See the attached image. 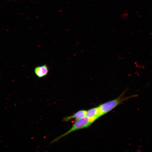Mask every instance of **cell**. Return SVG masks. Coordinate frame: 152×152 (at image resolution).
<instances>
[{
  "label": "cell",
  "mask_w": 152,
  "mask_h": 152,
  "mask_svg": "<svg viewBox=\"0 0 152 152\" xmlns=\"http://www.w3.org/2000/svg\"><path fill=\"white\" fill-rule=\"evenodd\" d=\"M128 89V87H127L119 96L116 98L106 102L99 105L98 107L101 116L111 111L123 102L127 101L133 97L138 96V95L136 94L126 97L125 94L127 92Z\"/></svg>",
  "instance_id": "1"
},
{
  "label": "cell",
  "mask_w": 152,
  "mask_h": 152,
  "mask_svg": "<svg viewBox=\"0 0 152 152\" xmlns=\"http://www.w3.org/2000/svg\"><path fill=\"white\" fill-rule=\"evenodd\" d=\"M93 123V122H91L89 119L86 116L79 119L76 121L72 127L67 132L54 139L51 142L50 144H52L56 142L62 137L67 136L74 131L88 128Z\"/></svg>",
  "instance_id": "2"
},
{
  "label": "cell",
  "mask_w": 152,
  "mask_h": 152,
  "mask_svg": "<svg viewBox=\"0 0 152 152\" xmlns=\"http://www.w3.org/2000/svg\"><path fill=\"white\" fill-rule=\"evenodd\" d=\"M85 116L93 122L101 117L98 107L91 108L87 110Z\"/></svg>",
  "instance_id": "3"
},
{
  "label": "cell",
  "mask_w": 152,
  "mask_h": 152,
  "mask_svg": "<svg viewBox=\"0 0 152 152\" xmlns=\"http://www.w3.org/2000/svg\"><path fill=\"white\" fill-rule=\"evenodd\" d=\"M34 72L39 78L46 76L49 72V68L46 64L36 66L34 68Z\"/></svg>",
  "instance_id": "4"
},
{
  "label": "cell",
  "mask_w": 152,
  "mask_h": 152,
  "mask_svg": "<svg viewBox=\"0 0 152 152\" xmlns=\"http://www.w3.org/2000/svg\"><path fill=\"white\" fill-rule=\"evenodd\" d=\"M86 110H80L77 112L73 115L70 116L66 117L64 118L62 121L63 122H68L73 120H76L84 117L86 116Z\"/></svg>",
  "instance_id": "5"
},
{
  "label": "cell",
  "mask_w": 152,
  "mask_h": 152,
  "mask_svg": "<svg viewBox=\"0 0 152 152\" xmlns=\"http://www.w3.org/2000/svg\"><path fill=\"white\" fill-rule=\"evenodd\" d=\"M16 103L14 104V106H16Z\"/></svg>",
  "instance_id": "6"
}]
</instances>
